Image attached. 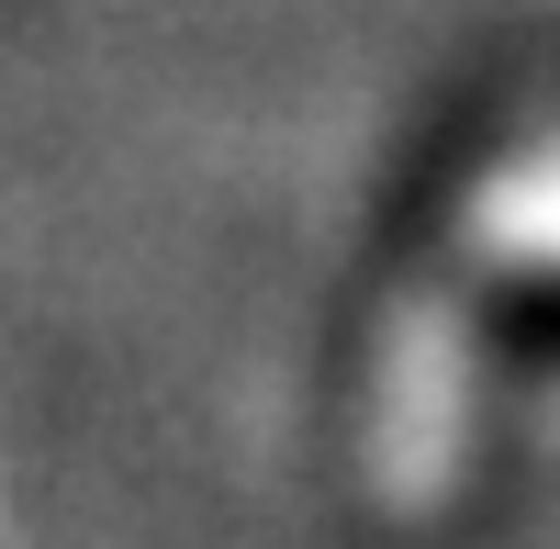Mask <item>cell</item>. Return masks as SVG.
Wrapping results in <instances>:
<instances>
[{
  "label": "cell",
  "instance_id": "1",
  "mask_svg": "<svg viewBox=\"0 0 560 549\" xmlns=\"http://www.w3.org/2000/svg\"><path fill=\"white\" fill-rule=\"evenodd\" d=\"M471 404H482V281L438 258L393 303L382 371H370V493L393 516H438L471 471Z\"/></svg>",
  "mask_w": 560,
  "mask_h": 549
},
{
  "label": "cell",
  "instance_id": "2",
  "mask_svg": "<svg viewBox=\"0 0 560 549\" xmlns=\"http://www.w3.org/2000/svg\"><path fill=\"white\" fill-rule=\"evenodd\" d=\"M448 258L471 281H560V135H527L471 179Z\"/></svg>",
  "mask_w": 560,
  "mask_h": 549
}]
</instances>
